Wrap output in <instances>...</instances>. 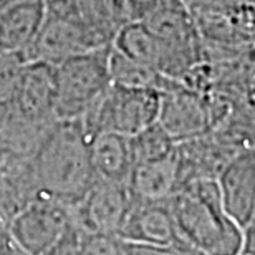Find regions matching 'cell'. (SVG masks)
Here are the masks:
<instances>
[{
  "instance_id": "obj_1",
  "label": "cell",
  "mask_w": 255,
  "mask_h": 255,
  "mask_svg": "<svg viewBox=\"0 0 255 255\" xmlns=\"http://www.w3.org/2000/svg\"><path fill=\"white\" fill-rule=\"evenodd\" d=\"M30 171L37 194L76 206L95 179L83 121H53L30 157Z\"/></svg>"
},
{
  "instance_id": "obj_2",
  "label": "cell",
  "mask_w": 255,
  "mask_h": 255,
  "mask_svg": "<svg viewBox=\"0 0 255 255\" xmlns=\"http://www.w3.org/2000/svg\"><path fill=\"white\" fill-rule=\"evenodd\" d=\"M182 242L199 255H239L244 231L222 206L212 177L187 182L169 199Z\"/></svg>"
},
{
  "instance_id": "obj_3",
  "label": "cell",
  "mask_w": 255,
  "mask_h": 255,
  "mask_svg": "<svg viewBox=\"0 0 255 255\" xmlns=\"http://www.w3.org/2000/svg\"><path fill=\"white\" fill-rule=\"evenodd\" d=\"M202 38L204 58L222 52L229 60L254 45V0H182ZM204 60V62H206Z\"/></svg>"
},
{
  "instance_id": "obj_4",
  "label": "cell",
  "mask_w": 255,
  "mask_h": 255,
  "mask_svg": "<svg viewBox=\"0 0 255 255\" xmlns=\"http://www.w3.org/2000/svg\"><path fill=\"white\" fill-rule=\"evenodd\" d=\"M110 45L52 65L55 120H81L105 93L111 83Z\"/></svg>"
},
{
  "instance_id": "obj_5",
  "label": "cell",
  "mask_w": 255,
  "mask_h": 255,
  "mask_svg": "<svg viewBox=\"0 0 255 255\" xmlns=\"http://www.w3.org/2000/svg\"><path fill=\"white\" fill-rule=\"evenodd\" d=\"M232 103L212 91H201L181 85L161 93L157 123L176 144L196 139L221 121L232 108Z\"/></svg>"
},
{
  "instance_id": "obj_6",
  "label": "cell",
  "mask_w": 255,
  "mask_h": 255,
  "mask_svg": "<svg viewBox=\"0 0 255 255\" xmlns=\"http://www.w3.org/2000/svg\"><path fill=\"white\" fill-rule=\"evenodd\" d=\"M159 98L161 93L157 91L110 83L81 121L90 136L96 132L134 136L136 132L156 123Z\"/></svg>"
},
{
  "instance_id": "obj_7",
  "label": "cell",
  "mask_w": 255,
  "mask_h": 255,
  "mask_svg": "<svg viewBox=\"0 0 255 255\" xmlns=\"http://www.w3.org/2000/svg\"><path fill=\"white\" fill-rule=\"evenodd\" d=\"M110 43L111 38L90 20L47 8L42 27L23 60L25 63L55 65Z\"/></svg>"
},
{
  "instance_id": "obj_8",
  "label": "cell",
  "mask_w": 255,
  "mask_h": 255,
  "mask_svg": "<svg viewBox=\"0 0 255 255\" xmlns=\"http://www.w3.org/2000/svg\"><path fill=\"white\" fill-rule=\"evenodd\" d=\"M75 207L37 194L10 219L7 234L28 255L43 254L75 222Z\"/></svg>"
},
{
  "instance_id": "obj_9",
  "label": "cell",
  "mask_w": 255,
  "mask_h": 255,
  "mask_svg": "<svg viewBox=\"0 0 255 255\" xmlns=\"http://www.w3.org/2000/svg\"><path fill=\"white\" fill-rule=\"evenodd\" d=\"M111 48L182 83L197 68L187 63L181 55H177L169 45L162 42L139 20H129L121 25L111 40Z\"/></svg>"
},
{
  "instance_id": "obj_10",
  "label": "cell",
  "mask_w": 255,
  "mask_h": 255,
  "mask_svg": "<svg viewBox=\"0 0 255 255\" xmlns=\"http://www.w3.org/2000/svg\"><path fill=\"white\" fill-rule=\"evenodd\" d=\"M132 196L128 182L93 181L85 197L75 207V224L83 232L120 236Z\"/></svg>"
},
{
  "instance_id": "obj_11",
  "label": "cell",
  "mask_w": 255,
  "mask_h": 255,
  "mask_svg": "<svg viewBox=\"0 0 255 255\" xmlns=\"http://www.w3.org/2000/svg\"><path fill=\"white\" fill-rule=\"evenodd\" d=\"M222 206L239 227L255 224V151L236 154L216 177Z\"/></svg>"
},
{
  "instance_id": "obj_12",
  "label": "cell",
  "mask_w": 255,
  "mask_h": 255,
  "mask_svg": "<svg viewBox=\"0 0 255 255\" xmlns=\"http://www.w3.org/2000/svg\"><path fill=\"white\" fill-rule=\"evenodd\" d=\"M120 237L136 244L189 249L182 242L169 201H132Z\"/></svg>"
},
{
  "instance_id": "obj_13",
  "label": "cell",
  "mask_w": 255,
  "mask_h": 255,
  "mask_svg": "<svg viewBox=\"0 0 255 255\" xmlns=\"http://www.w3.org/2000/svg\"><path fill=\"white\" fill-rule=\"evenodd\" d=\"M45 10V0H10L0 10V55L23 58L42 27Z\"/></svg>"
},
{
  "instance_id": "obj_14",
  "label": "cell",
  "mask_w": 255,
  "mask_h": 255,
  "mask_svg": "<svg viewBox=\"0 0 255 255\" xmlns=\"http://www.w3.org/2000/svg\"><path fill=\"white\" fill-rule=\"evenodd\" d=\"M128 187L136 201H169L181 187L177 149L159 159L136 162L128 177Z\"/></svg>"
},
{
  "instance_id": "obj_15",
  "label": "cell",
  "mask_w": 255,
  "mask_h": 255,
  "mask_svg": "<svg viewBox=\"0 0 255 255\" xmlns=\"http://www.w3.org/2000/svg\"><path fill=\"white\" fill-rule=\"evenodd\" d=\"M90 161L93 181L128 182L132 169L129 136L96 132L90 136Z\"/></svg>"
},
{
  "instance_id": "obj_16",
  "label": "cell",
  "mask_w": 255,
  "mask_h": 255,
  "mask_svg": "<svg viewBox=\"0 0 255 255\" xmlns=\"http://www.w3.org/2000/svg\"><path fill=\"white\" fill-rule=\"evenodd\" d=\"M108 71L111 83L128 86V88L152 90L157 93H166V91L184 85L179 80L164 76L151 66L137 63L134 60L125 57L120 52H116L115 48H111V45L108 55Z\"/></svg>"
},
{
  "instance_id": "obj_17",
  "label": "cell",
  "mask_w": 255,
  "mask_h": 255,
  "mask_svg": "<svg viewBox=\"0 0 255 255\" xmlns=\"http://www.w3.org/2000/svg\"><path fill=\"white\" fill-rule=\"evenodd\" d=\"M129 144L132 152V166L136 162L159 159L176 149V142L171 139L157 121L136 132L134 136H129Z\"/></svg>"
},
{
  "instance_id": "obj_18",
  "label": "cell",
  "mask_w": 255,
  "mask_h": 255,
  "mask_svg": "<svg viewBox=\"0 0 255 255\" xmlns=\"http://www.w3.org/2000/svg\"><path fill=\"white\" fill-rule=\"evenodd\" d=\"M81 246L83 255H125V239L120 236L83 232Z\"/></svg>"
},
{
  "instance_id": "obj_19",
  "label": "cell",
  "mask_w": 255,
  "mask_h": 255,
  "mask_svg": "<svg viewBox=\"0 0 255 255\" xmlns=\"http://www.w3.org/2000/svg\"><path fill=\"white\" fill-rule=\"evenodd\" d=\"M83 232L73 222L68 227L62 237L58 239L53 246H50L47 251L40 255H83Z\"/></svg>"
},
{
  "instance_id": "obj_20",
  "label": "cell",
  "mask_w": 255,
  "mask_h": 255,
  "mask_svg": "<svg viewBox=\"0 0 255 255\" xmlns=\"http://www.w3.org/2000/svg\"><path fill=\"white\" fill-rule=\"evenodd\" d=\"M125 255H199L191 249L182 247H159L125 241Z\"/></svg>"
},
{
  "instance_id": "obj_21",
  "label": "cell",
  "mask_w": 255,
  "mask_h": 255,
  "mask_svg": "<svg viewBox=\"0 0 255 255\" xmlns=\"http://www.w3.org/2000/svg\"><path fill=\"white\" fill-rule=\"evenodd\" d=\"M18 211L17 202L10 197V194L0 184V234H7L8 222Z\"/></svg>"
},
{
  "instance_id": "obj_22",
  "label": "cell",
  "mask_w": 255,
  "mask_h": 255,
  "mask_svg": "<svg viewBox=\"0 0 255 255\" xmlns=\"http://www.w3.org/2000/svg\"><path fill=\"white\" fill-rule=\"evenodd\" d=\"M164 0H125L129 20H141Z\"/></svg>"
},
{
  "instance_id": "obj_23",
  "label": "cell",
  "mask_w": 255,
  "mask_h": 255,
  "mask_svg": "<svg viewBox=\"0 0 255 255\" xmlns=\"http://www.w3.org/2000/svg\"><path fill=\"white\" fill-rule=\"evenodd\" d=\"M0 255H28L15 244L8 234H0Z\"/></svg>"
},
{
  "instance_id": "obj_24",
  "label": "cell",
  "mask_w": 255,
  "mask_h": 255,
  "mask_svg": "<svg viewBox=\"0 0 255 255\" xmlns=\"http://www.w3.org/2000/svg\"><path fill=\"white\" fill-rule=\"evenodd\" d=\"M239 255H241V254H239Z\"/></svg>"
}]
</instances>
